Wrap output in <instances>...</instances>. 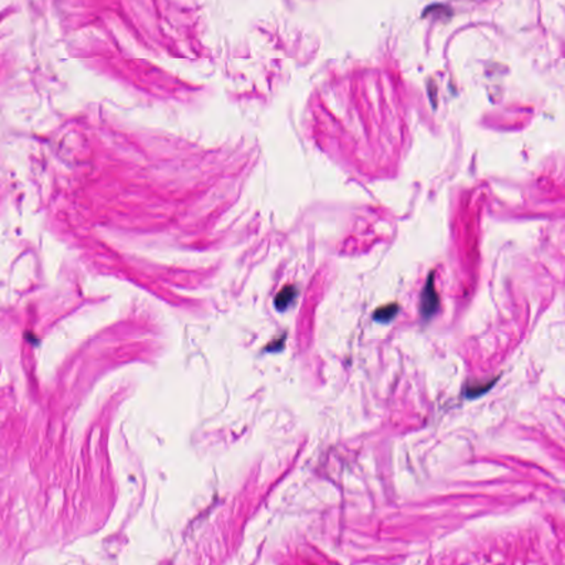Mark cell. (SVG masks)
Listing matches in <instances>:
<instances>
[{
  "label": "cell",
  "mask_w": 565,
  "mask_h": 565,
  "mask_svg": "<svg viewBox=\"0 0 565 565\" xmlns=\"http://www.w3.org/2000/svg\"><path fill=\"white\" fill-rule=\"evenodd\" d=\"M296 295H297V290H296L295 286H292V285L285 286L276 295L275 301H274L276 309L279 312H285L290 307V303L294 301Z\"/></svg>",
  "instance_id": "7a4b0ae2"
},
{
  "label": "cell",
  "mask_w": 565,
  "mask_h": 565,
  "mask_svg": "<svg viewBox=\"0 0 565 565\" xmlns=\"http://www.w3.org/2000/svg\"><path fill=\"white\" fill-rule=\"evenodd\" d=\"M440 307V298L434 286V274H429L420 297V314L424 319H429L436 314Z\"/></svg>",
  "instance_id": "6da1fadb"
},
{
  "label": "cell",
  "mask_w": 565,
  "mask_h": 565,
  "mask_svg": "<svg viewBox=\"0 0 565 565\" xmlns=\"http://www.w3.org/2000/svg\"><path fill=\"white\" fill-rule=\"evenodd\" d=\"M398 309H400V307L398 306V303H389L387 306H382L376 309L373 318L378 323H390L393 318L396 317Z\"/></svg>",
  "instance_id": "3957f363"
},
{
  "label": "cell",
  "mask_w": 565,
  "mask_h": 565,
  "mask_svg": "<svg viewBox=\"0 0 565 565\" xmlns=\"http://www.w3.org/2000/svg\"><path fill=\"white\" fill-rule=\"evenodd\" d=\"M493 383V382H490V383L469 385V387H467V390H466V396H467L468 398H476L479 394H482V393L489 390Z\"/></svg>",
  "instance_id": "277c9868"
}]
</instances>
